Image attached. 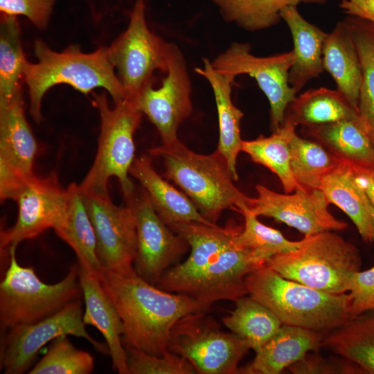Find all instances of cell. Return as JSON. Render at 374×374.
Wrapping results in <instances>:
<instances>
[{"mask_svg":"<svg viewBox=\"0 0 374 374\" xmlns=\"http://www.w3.org/2000/svg\"><path fill=\"white\" fill-rule=\"evenodd\" d=\"M99 280L123 321L124 346L148 354L161 356L168 350L171 329L180 319L210 310L189 295L149 283L134 268L103 269Z\"/></svg>","mask_w":374,"mask_h":374,"instance_id":"cell-1","label":"cell"},{"mask_svg":"<svg viewBox=\"0 0 374 374\" xmlns=\"http://www.w3.org/2000/svg\"><path fill=\"white\" fill-rule=\"evenodd\" d=\"M37 63L26 62L24 77L28 88L30 114L36 122L42 119V101L46 92L58 84H67L87 94L93 89L107 90L115 103L125 99L123 86L110 62L107 47L84 53L75 45L61 52L41 40L35 42Z\"/></svg>","mask_w":374,"mask_h":374,"instance_id":"cell-2","label":"cell"},{"mask_svg":"<svg viewBox=\"0 0 374 374\" xmlns=\"http://www.w3.org/2000/svg\"><path fill=\"white\" fill-rule=\"evenodd\" d=\"M149 152L162 159L164 177L193 201L208 221L217 224L224 210L239 213L247 205L249 197L235 186L228 163L217 150L209 154H198L178 140Z\"/></svg>","mask_w":374,"mask_h":374,"instance_id":"cell-3","label":"cell"},{"mask_svg":"<svg viewBox=\"0 0 374 374\" xmlns=\"http://www.w3.org/2000/svg\"><path fill=\"white\" fill-rule=\"evenodd\" d=\"M249 296L270 310L283 325L330 331L348 318L347 293L325 292L287 279L267 265L245 278Z\"/></svg>","mask_w":374,"mask_h":374,"instance_id":"cell-4","label":"cell"},{"mask_svg":"<svg viewBox=\"0 0 374 374\" xmlns=\"http://www.w3.org/2000/svg\"><path fill=\"white\" fill-rule=\"evenodd\" d=\"M266 265L287 279L341 294L348 292L362 259L353 244L326 231L304 237L298 248L275 254Z\"/></svg>","mask_w":374,"mask_h":374,"instance_id":"cell-5","label":"cell"},{"mask_svg":"<svg viewBox=\"0 0 374 374\" xmlns=\"http://www.w3.org/2000/svg\"><path fill=\"white\" fill-rule=\"evenodd\" d=\"M15 249L9 251L10 262L0 283L1 332L41 321L82 295L78 263L60 281L47 284L31 267L18 263Z\"/></svg>","mask_w":374,"mask_h":374,"instance_id":"cell-6","label":"cell"},{"mask_svg":"<svg viewBox=\"0 0 374 374\" xmlns=\"http://www.w3.org/2000/svg\"><path fill=\"white\" fill-rule=\"evenodd\" d=\"M92 104L100 114V132L94 161L80 187L84 193L109 194L108 182L114 177L125 197L135 189L128 175L135 159L134 134L143 114L127 99L110 107L105 93H93Z\"/></svg>","mask_w":374,"mask_h":374,"instance_id":"cell-7","label":"cell"},{"mask_svg":"<svg viewBox=\"0 0 374 374\" xmlns=\"http://www.w3.org/2000/svg\"><path fill=\"white\" fill-rule=\"evenodd\" d=\"M208 312L180 319L171 329L168 350L186 359L197 373H238V364L251 348L235 334L223 331Z\"/></svg>","mask_w":374,"mask_h":374,"instance_id":"cell-8","label":"cell"},{"mask_svg":"<svg viewBox=\"0 0 374 374\" xmlns=\"http://www.w3.org/2000/svg\"><path fill=\"white\" fill-rule=\"evenodd\" d=\"M143 0H136L127 28L107 48L108 57L123 86L125 99L134 102L153 84V73L168 70V43L153 33L145 20Z\"/></svg>","mask_w":374,"mask_h":374,"instance_id":"cell-9","label":"cell"},{"mask_svg":"<svg viewBox=\"0 0 374 374\" xmlns=\"http://www.w3.org/2000/svg\"><path fill=\"white\" fill-rule=\"evenodd\" d=\"M82 305V301L77 299L41 321L8 330L3 337L1 347L0 368L3 373L21 374L26 372L44 346L64 335L82 337L99 352L109 354L107 344L96 341L87 332Z\"/></svg>","mask_w":374,"mask_h":374,"instance_id":"cell-10","label":"cell"},{"mask_svg":"<svg viewBox=\"0 0 374 374\" xmlns=\"http://www.w3.org/2000/svg\"><path fill=\"white\" fill-rule=\"evenodd\" d=\"M249 44L233 42L213 62V67L234 78L247 74L253 78L266 96L270 105L271 128L273 132L283 124L288 105L296 96L289 83L290 71L295 62L293 50L267 57L251 53Z\"/></svg>","mask_w":374,"mask_h":374,"instance_id":"cell-11","label":"cell"},{"mask_svg":"<svg viewBox=\"0 0 374 374\" xmlns=\"http://www.w3.org/2000/svg\"><path fill=\"white\" fill-rule=\"evenodd\" d=\"M161 85L146 87L134 101L156 127L162 144L178 141L177 130L193 112L192 87L184 56L179 48L168 43V70Z\"/></svg>","mask_w":374,"mask_h":374,"instance_id":"cell-12","label":"cell"},{"mask_svg":"<svg viewBox=\"0 0 374 374\" xmlns=\"http://www.w3.org/2000/svg\"><path fill=\"white\" fill-rule=\"evenodd\" d=\"M12 200L17 204V218L12 226L1 232V253H9L21 241L36 238L46 229H57L64 220L68 191L55 172L44 177L34 175Z\"/></svg>","mask_w":374,"mask_h":374,"instance_id":"cell-13","label":"cell"},{"mask_svg":"<svg viewBox=\"0 0 374 374\" xmlns=\"http://www.w3.org/2000/svg\"><path fill=\"white\" fill-rule=\"evenodd\" d=\"M134 209L136 224V273L156 285L162 275L189 247L159 216L146 191L133 190L125 197Z\"/></svg>","mask_w":374,"mask_h":374,"instance_id":"cell-14","label":"cell"},{"mask_svg":"<svg viewBox=\"0 0 374 374\" xmlns=\"http://www.w3.org/2000/svg\"><path fill=\"white\" fill-rule=\"evenodd\" d=\"M82 193L103 269L122 272L133 269L137 240L133 208L127 203L125 206L115 205L109 194Z\"/></svg>","mask_w":374,"mask_h":374,"instance_id":"cell-15","label":"cell"},{"mask_svg":"<svg viewBox=\"0 0 374 374\" xmlns=\"http://www.w3.org/2000/svg\"><path fill=\"white\" fill-rule=\"evenodd\" d=\"M256 190L257 197H249L247 204L251 213L283 222L304 237L347 226L330 213V203L319 189L300 186L293 194H281L258 184Z\"/></svg>","mask_w":374,"mask_h":374,"instance_id":"cell-16","label":"cell"},{"mask_svg":"<svg viewBox=\"0 0 374 374\" xmlns=\"http://www.w3.org/2000/svg\"><path fill=\"white\" fill-rule=\"evenodd\" d=\"M37 145L26 118L21 93L0 102V197L12 199L33 177Z\"/></svg>","mask_w":374,"mask_h":374,"instance_id":"cell-17","label":"cell"},{"mask_svg":"<svg viewBox=\"0 0 374 374\" xmlns=\"http://www.w3.org/2000/svg\"><path fill=\"white\" fill-rule=\"evenodd\" d=\"M265 265V260L253 251L238 245L234 239L229 247L179 293L189 295L210 308L219 301H235L248 294L246 276Z\"/></svg>","mask_w":374,"mask_h":374,"instance_id":"cell-18","label":"cell"},{"mask_svg":"<svg viewBox=\"0 0 374 374\" xmlns=\"http://www.w3.org/2000/svg\"><path fill=\"white\" fill-rule=\"evenodd\" d=\"M169 227L190 248L188 258L166 270L156 285L165 291L175 293H179L229 247L242 229L233 221L229 222L224 227L193 222L175 224Z\"/></svg>","mask_w":374,"mask_h":374,"instance_id":"cell-19","label":"cell"},{"mask_svg":"<svg viewBox=\"0 0 374 374\" xmlns=\"http://www.w3.org/2000/svg\"><path fill=\"white\" fill-rule=\"evenodd\" d=\"M78 275L85 304L84 324L95 327L103 335L114 369L120 374H129L127 354L123 343L124 326L116 308L100 280L80 264Z\"/></svg>","mask_w":374,"mask_h":374,"instance_id":"cell-20","label":"cell"},{"mask_svg":"<svg viewBox=\"0 0 374 374\" xmlns=\"http://www.w3.org/2000/svg\"><path fill=\"white\" fill-rule=\"evenodd\" d=\"M130 174L141 184L156 212L168 226L192 222L217 225L205 219L184 193L177 190L157 172L149 156L142 155L135 159Z\"/></svg>","mask_w":374,"mask_h":374,"instance_id":"cell-21","label":"cell"},{"mask_svg":"<svg viewBox=\"0 0 374 374\" xmlns=\"http://www.w3.org/2000/svg\"><path fill=\"white\" fill-rule=\"evenodd\" d=\"M319 332L298 326L282 325L277 332L258 351L253 361L238 373L278 374L296 364L310 351L322 345Z\"/></svg>","mask_w":374,"mask_h":374,"instance_id":"cell-22","label":"cell"},{"mask_svg":"<svg viewBox=\"0 0 374 374\" xmlns=\"http://www.w3.org/2000/svg\"><path fill=\"white\" fill-rule=\"evenodd\" d=\"M203 66L195 71L203 76L213 90L218 116L219 141L217 150L226 159L233 179H238L236 165L239 153L242 152L240 122L242 112L233 103L231 92L235 78L215 70L207 58H203Z\"/></svg>","mask_w":374,"mask_h":374,"instance_id":"cell-23","label":"cell"},{"mask_svg":"<svg viewBox=\"0 0 374 374\" xmlns=\"http://www.w3.org/2000/svg\"><path fill=\"white\" fill-rule=\"evenodd\" d=\"M280 17L293 40L295 62L290 71L289 83L298 93L324 71L323 51L328 33L308 21L296 6L283 9Z\"/></svg>","mask_w":374,"mask_h":374,"instance_id":"cell-24","label":"cell"},{"mask_svg":"<svg viewBox=\"0 0 374 374\" xmlns=\"http://www.w3.org/2000/svg\"><path fill=\"white\" fill-rule=\"evenodd\" d=\"M323 64L337 90L358 112L362 69L352 30L346 19L328 33L323 51Z\"/></svg>","mask_w":374,"mask_h":374,"instance_id":"cell-25","label":"cell"},{"mask_svg":"<svg viewBox=\"0 0 374 374\" xmlns=\"http://www.w3.org/2000/svg\"><path fill=\"white\" fill-rule=\"evenodd\" d=\"M319 189L330 204L338 206L350 217L365 242L374 241V206L357 183L350 165L341 162L323 177Z\"/></svg>","mask_w":374,"mask_h":374,"instance_id":"cell-26","label":"cell"},{"mask_svg":"<svg viewBox=\"0 0 374 374\" xmlns=\"http://www.w3.org/2000/svg\"><path fill=\"white\" fill-rule=\"evenodd\" d=\"M302 131L323 145L341 162L353 167L374 169V141L360 118L303 127Z\"/></svg>","mask_w":374,"mask_h":374,"instance_id":"cell-27","label":"cell"},{"mask_svg":"<svg viewBox=\"0 0 374 374\" xmlns=\"http://www.w3.org/2000/svg\"><path fill=\"white\" fill-rule=\"evenodd\" d=\"M68 205L62 224L55 230L57 235L75 253L78 263L99 279L103 268L96 254V238L82 191L75 183L67 188Z\"/></svg>","mask_w":374,"mask_h":374,"instance_id":"cell-28","label":"cell"},{"mask_svg":"<svg viewBox=\"0 0 374 374\" xmlns=\"http://www.w3.org/2000/svg\"><path fill=\"white\" fill-rule=\"evenodd\" d=\"M322 345L364 373L374 374V310L349 317L328 331Z\"/></svg>","mask_w":374,"mask_h":374,"instance_id":"cell-29","label":"cell"},{"mask_svg":"<svg viewBox=\"0 0 374 374\" xmlns=\"http://www.w3.org/2000/svg\"><path fill=\"white\" fill-rule=\"evenodd\" d=\"M359 118L358 112L341 93L325 87L310 89L296 96L285 116V120L302 127Z\"/></svg>","mask_w":374,"mask_h":374,"instance_id":"cell-30","label":"cell"},{"mask_svg":"<svg viewBox=\"0 0 374 374\" xmlns=\"http://www.w3.org/2000/svg\"><path fill=\"white\" fill-rule=\"evenodd\" d=\"M296 126L285 120L283 125L269 136L262 135L251 141H242V152L251 160L260 164L280 179L284 191L291 193L300 186L296 181L290 166V141Z\"/></svg>","mask_w":374,"mask_h":374,"instance_id":"cell-31","label":"cell"},{"mask_svg":"<svg viewBox=\"0 0 374 374\" xmlns=\"http://www.w3.org/2000/svg\"><path fill=\"white\" fill-rule=\"evenodd\" d=\"M219 9L223 19L247 31H258L277 25L280 12L301 3L326 4L329 0H208Z\"/></svg>","mask_w":374,"mask_h":374,"instance_id":"cell-32","label":"cell"},{"mask_svg":"<svg viewBox=\"0 0 374 374\" xmlns=\"http://www.w3.org/2000/svg\"><path fill=\"white\" fill-rule=\"evenodd\" d=\"M235 308L222 319L224 325L242 339L251 349L258 351L283 325L276 316L250 296L235 301Z\"/></svg>","mask_w":374,"mask_h":374,"instance_id":"cell-33","label":"cell"},{"mask_svg":"<svg viewBox=\"0 0 374 374\" xmlns=\"http://www.w3.org/2000/svg\"><path fill=\"white\" fill-rule=\"evenodd\" d=\"M346 20L352 30L362 69L358 114L374 141V25L350 16Z\"/></svg>","mask_w":374,"mask_h":374,"instance_id":"cell-34","label":"cell"},{"mask_svg":"<svg viewBox=\"0 0 374 374\" xmlns=\"http://www.w3.org/2000/svg\"><path fill=\"white\" fill-rule=\"evenodd\" d=\"M289 145L291 170L301 186L319 189L323 177L341 163L321 143L301 138L296 132Z\"/></svg>","mask_w":374,"mask_h":374,"instance_id":"cell-35","label":"cell"},{"mask_svg":"<svg viewBox=\"0 0 374 374\" xmlns=\"http://www.w3.org/2000/svg\"><path fill=\"white\" fill-rule=\"evenodd\" d=\"M27 60L16 16L1 14L0 25V102L21 93L20 80Z\"/></svg>","mask_w":374,"mask_h":374,"instance_id":"cell-36","label":"cell"},{"mask_svg":"<svg viewBox=\"0 0 374 374\" xmlns=\"http://www.w3.org/2000/svg\"><path fill=\"white\" fill-rule=\"evenodd\" d=\"M239 213L244 217V224L235 238V243L253 251L266 262L275 254L294 250L300 245L301 240H289L278 230L261 223L247 205Z\"/></svg>","mask_w":374,"mask_h":374,"instance_id":"cell-37","label":"cell"},{"mask_svg":"<svg viewBox=\"0 0 374 374\" xmlns=\"http://www.w3.org/2000/svg\"><path fill=\"white\" fill-rule=\"evenodd\" d=\"M61 336L53 340L42 358L29 374H89L93 371L94 359L88 352L75 347Z\"/></svg>","mask_w":374,"mask_h":374,"instance_id":"cell-38","label":"cell"},{"mask_svg":"<svg viewBox=\"0 0 374 374\" xmlns=\"http://www.w3.org/2000/svg\"><path fill=\"white\" fill-rule=\"evenodd\" d=\"M129 374H195L194 366L184 357L170 350L161 356L124 346Z\"/></svg>","mask_w":374,"mask_h":374,"instance_id":"cell-39","label":"cell"},{"mask_svg":"<svg viewBox=\"0 0 374 374\" xmlns=\"http://www.w3.org/2000/svg\"><path fill=\"white\" fill-rule=\"evenodd\" d=\"M348 296L349 317L374 310V267L355 273Z\"/></svg>","mask_w":374,"mask_h":374,"instance_id":"cell-40","label":"cell"},{"mask_svg":"<svg viewBox=\"0 0 374 374\" xmlns=\"http://www.w3.org/2000/svg\"><path fill=\"white\" fill-rule=\"evenodd\" d=\"M55 0H0L1 14L27 17L38 28H45Z\"/></svg>","mask_w":374,"mask_h":374,"instance_id":"cell-41","label":"cell"},{"mask_svg":"<svg viewBox=\"0 0 374 374\" xmlns=\"http://www.w3.org/2000/svg\"><path fill=\"white\" fill-rule=\"evenodd\" d=\"M339 7L350 17L366 20L374 25V0H341Z\"/></svg>","mask_w":374,"mask_h":374,"instance_id":"cell-42","label":"cell"},{"mask_svg":"<svg viewBox=\"0 0 374 374\" xmlns=\"http://www.w3.org/2000/svg\"><path fill=\"white\" fill-rule=\"evenodd\" d=\"M351 167L355 174L357 183L364 190L374 206V169Z\"/></svg>","mask_w":374,"mask_h":374,"instance_id":"cell-43","label":"cell"}]
</instances>
